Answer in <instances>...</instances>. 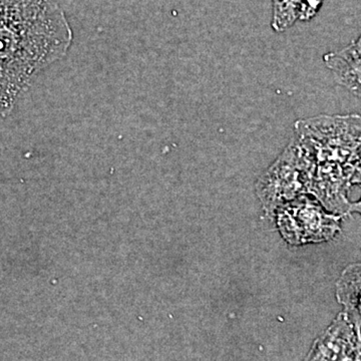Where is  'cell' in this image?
Masks as SVG:
<instances>
[{"instance_id": "cell-11", "label": "cell", "mask_w": 361, "mask_h": 361, "mask_svg": "<svg viewBox=\"0 0 361 361\" xmlns=\"http://www.w3.org/2000/svg\"><path fill=\"white\" fill-rule=\"evenodd\" d=\"M351 213H357L361 216V198L360 201L350 204V207H349V214Z\"/></svg>"}, {"instance_id": "cell-9", "label": "cell", "mask_w": 361, "mask_h": 361, "mask_svg": "<svg viewBox=\"0 0 361 361\" xmlns=\"http://www.w3.org/2000/svg\"><path fill=\"white\" fill-rule=\"evenodd\" d=\"M272 28L283 32L297 21H310L319 11L322 0H272Z\"/></svg>"}, {"instance_id": "cell-4", "label": "cell", "mask_w": 361, "mask_h": 361, "mask_svg": "<svg viewBox=\"0 0 361 361\" xmlns=\"http://www.w3.org/2000/svg\"><path fill=\"white\" fill-rule=\"evenodd\" d=\"M342 218L327 211L310 194L287 202L273 216L282 238L292 246L322 243L336 238L341 231Z\"/></svg>"}, {"instance_id": "cell-1", "label": "cell", "mask_w": 361, "mask_h": 361, "mask_svg": "<svg viewBox=\"0 0 361 361\" xmlns=\"http://www.w3.org/2000/svg\"><path fill=\"white\" fill-rule=\"evenodd\" d=\"M73 30L56 0H0V114L68 54Z\"/></svg>"}, {"instance_id": "cell-6", "label": "cell", "mask_w": 361, "mask_h": 361, "mask_svg": "<svg viewBox=\"0 0 361 361\" xmlns=\"http://www.w3.org/2000/svg\"><path fill=\"white\" fill-rule=\"evenodd\" d=\"M360 330L341 311L313 342L304 361H355Z\"/></svg>"}, {"instance_id": "cell-7", "label": "cell", "mask_w": 361, "mask_h": 361, "mask_svg": "<svg viewBox=\"0 0 361 361\" xmlns=\"http://www.w3.org/2000/svg\"><path fill=\"white\" fill-rule=\"evenodd\" d=\"M323 59L336 82L361 99V35L341 51L325 54Z\"/></svg>"}, {"instance_id": "cell-12", "label": "cell", "mask_w": 361, "mask_h": 361, "mask_svg": "<svg viewBox=\"0 0 361 361\" xmlns=\"http://www.w3.org/2000/svg\"><path fill=\"white\" fill-rule=\"evenodd\" d=\"M355 361H361V329L358 334L357 345H356Z\"/></svg>"}, {"instance_id": "cell-8", "label": "cell", "mask_w": 361, "mask_h": 361, "mask_svg": "<svg viewBox=\"0 0 361 361\" xmlns=\"http://www.w3.org/2000/svg\"><path fill=\"white\" fill-rule=\"evenodd\" d=\"M336 295L342 311L361 329V262L344 268L336 282Z\"/></svg>"}, {"instance_id": "cell-10", "label": "cell", "mask_w": 361, "mask_h": 361, "mask_svg": "<svg viewBox=\"0 0 361 361\" xmlns=\"http://www.w3.org/2000/svg\"><path fill=\"white\" fill-rule=\"evenodd\" d=\"M350 183L351 185H360L361 186V156L351 167Z\"/></svg>"}, {"instance_id": "cell-2", "label": "cell", "mask_w": 361, "mask_h": 361, "mask_svg": "<svg viewBox=\"0 0 361 361\" xmlns=\"http://www.w3.org/2000/svg\"><path fill=\"white\" fill-rule=\"evenodd\" d=\"M295 137L316 165L334 163L350 169L361 156V116H320L295 123Z\"/></svg>"}, {"instance_id": "cell-5", "label": "cell", "mask_w": 361, "mask_h": 361, "mask_svg": "<svg viewBox=\"0 0 361 361\" xmlns=\"http://www.w3.org/2000/svg\"><path fill=\"white\" fill-rule=\"evenodd\" d=\"M351 171L345 166L334 163H320L316 165L310 187V195L329 212L342 217L350 215L348 191Z\"/></svg>"}, {"instance_id": "cell-3", "label": "cell", "mask_w": 361, "mask_h": 361, "mask_svg": "<svg viewBox=\"0 0 361 361\" xmlns=\"http://www.w3.org/2000/svg\"><path fill=\"white\" fill-rule=\"evenodd\" d=\"M315 168L310 152L294 137L256 183V194L268 218L273 219L275 211L287 202L310 193Z\"/></svg>"}]
</instances>
